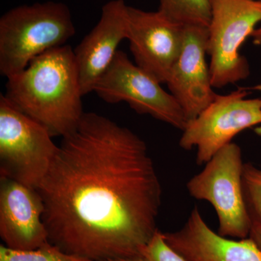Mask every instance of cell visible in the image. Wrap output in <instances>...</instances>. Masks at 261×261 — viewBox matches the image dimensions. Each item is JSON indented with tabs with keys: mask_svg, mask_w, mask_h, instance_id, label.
<instances>
[{
	"mask_svg": "<svg viewBox=\"0 0 261 261\" xmlns=\"http://www.w3.org/2000/svg\"><path fill=\"white\" fill-rule=\"evenodd\" d=\"M252 42L257 46H261V25L252 32Z\"/></svg>",
	"mask_w": 261,
	"mask_h": 261,
	"instance_id": "obj_19",
	"label": "cell"
},
{
	"mask_svg": "<svg viewBox=\"0 0 261 261\" xmlns=\"http://www.w3.org/2000/svg\"><path fill=\"white\" fill-rule=\"evenodd\" d=\"M94 92L105 102H126L136 112L149 115L179 130H183L188 122L172 94L121 50L117 51Z\"/></svg>",
	"mask_w": 261,
	"mask_h": 261,
	"instance_id": "obj_8",
	"label": "cell"
},
{
	"mask_svg": "<svg viewBox=\"0 0 261 261\" xmlns=\"http://www.w3.org/2000/svg\"><path fill=\"white\" fill-rule=\"evenodd\" d=\"M128 7L124 0H111L103 5L97 25L73 49L83 96L94 92L120 43L128 39Z\"/></svg>",
	"mask_w": 261,
	"mask_h": 261,
	"instance_id": "obj_12",
	"label": "cell"
},
{
	"mask_svg": "<svg viewBox=\"0 0 261 261\" xmlns=\"http://www.w3.org/2000/svg\"><path fill=\"white\" fill-rule=\"evenodd\" d=\"M249 238L253 240L261 249V224L252 221L251 231Z\"/></svg>",
	"mask_w": 261,
	"mask_h": 261,
	"instance_id": "obj_18",
	"label": "cell"
},
{
	"mask_svg": "<svg viewBox=\"0 0 261 261\" xmlns=\"http://www.w3.org/2000/svg\"><path fill=\"white\" fill-rule=\"evenodd\" d=\"M51 137L45 126L0 94L1 176L37 189L59 149Z\"/></svg>",
	"mask_w": 261,
	"mask_h": 261,
	"instance_id": "obj_5",
	"label": "cell"
},
{
	"mask_svg": "<svg viewBox=\"0 0 261 261\" xmlns=\"http://www.w3.org/2000/svg\"><path fill=\"white\" fill-rule=\"evenodd\" d=\"M43 214L42 197L36 189L1 176L0 237L5 247L32 250L49 243Z\"/></svg>",
	"mask_w": 261,
	"mask_h": 261,
	"instance_id": "obj_11",
	"label": "cell"
},
{
	"mask_svg": "<svg viewBox=\"0 0 261 261\" xmlns=\"http://www.w3.org/2000/svg\"><path fill=\"white\" fill-rule=\"evenodd\" d=\"M36 190L49 243L72 255L139 256L159 230L162 186L145 141L97 113L63 137Z\"/></svg>",
	"mask_w": 261,
	"mask_h": 261,
	"instance_id": "obj_1",
	"label": "cell"
},
{
	"mask_svg": "<svg viewBox=\"0 0 261 261\" xmlns=\"http://www.w3.org/2000/svg\"><path fill=\"white\" fill-rule=\"evenodd\" d=\"M5 97L21 112L45 126L53 137H65L84 115L73 49L63 45L34 58L8 77Z\"/></svg>",
	"mask_w": 261,
	"mask_h": 261,
	"instance_id": "obj_2",
	"label": "cell"
},
{
	"mask_svg": "<svg viewBox=\"0 0 261 261\" xmlns=\"http://www.w3.org/2000/svg\"><path fill=\"white\" fill-rule=\"evenodd\" d=\"M103 261H144L141 255L135 257H117V258L108 259Z\"/></svg>",
	"mask_w": 261,
	"mask_h": 261,
	"instance_id": "obj_20",
	"label": "cell"
},
{
	"mask_svg": "<svg viewBox=\"0 0 261 261\" xmlns=\"http://www.w3.org/2000/svg\"><path fill=\"white\" fill-rule=\"evenodd\" d=\"M247 88L217 94L214 100L182 130L179 146L197 148L196 163L206 164L243 130L261 124V98H247Z\"/></svg>",
	"mask_w": 261,
	"mask_h": 261,
	"instance_id": "obj_7",
	"label": "cell"
},
{
	"mask_svg": "<svg viewBox=\"0 0 261 261\" xmlns=\"http://www.w3.org/2000/svg\"><path fill=\"white\" fill-rule=\"evenodd\" d=\"M252 89H255V90L261 91V84H259V85L255 86L254 87H252ZM255 132L257 135L261 136V126L257 127V128H255Z\"/></svg>",
	"mask_w": 261,
	"mask_h": 261,
	"instance_id": "obj_21",
	"label": "cell"
},
{
	"mask_svg": "<svg viewBox=\"0 0 261 261\" xmlns=\"http://www.w3.org/2000/svg\"><path fill=\"white\" fill-rule=\"evenodd\" d=\"M207 55L210 56L211 83L223 88L247 79L250 65L240 49L261 23V2L211 0Z\"/></svg>",
	"mask_w": 261,
	"mask_h": 261,
	"instance_id": "obj_6",
	"label": "cell"
},
{
	"mask_svg": "<svg viewBox=\"0 0 261 261\" xmlns=\"http://www.w3.org/2000/svg\"><path fill=\"white\" fill-rule=\"evenodd\" d=\"M140 255L144 261H187L166 243L160 230L142 249Z\"/></svg>",
	"mask_w": 261,
	"mask_h": 261,
	"instance_id": "obj_17",
	"label": "cell"
},
{
	"mask_svg": "<svg viewBox=\"0 0 261 261\" xmlns=\"http://www.w3.org/2000/svg\"><path fill=\"white\" fill-rule=\"evenodd\" d=\"M159 11L183 25L208 28L211 23V0H160Z\"/></svg>",
	"mask_w": 261,
	"mask_h": 261,
	"instance_id": "obj_14",
	"label": "cell"
},
{
	"mask_svg": "<svg viewBox=\"0 0 261 261\" xmlns=\"http://www.w3.org/2000/svg\"><path fill=\"white\" fill-rule=\"evenodd\" d=\"M162 233L187 261H261V249L253 240H235L215 232L196 206L181 228Z\"/></svg>",
	"mask_w": 261,
	"mask_h": 261,
	"instance_id": "obj_13",
	"label": "cell"
},
{
	"mask_svg": "<svg viewBox=\"0 0 261 261\" xmlns=\"http://www.w3.org/2000/svg\"><path fill=\"white\" fill-rule=\"evenodd\" d=\"M130 50L135 64L166 83L183 45L185 25L161 12L128 7Z\"/></svg>",
	"mask_w": 261,
	"mask_h": 261,
	"instance_id": "obj_9",
	"label": "cell"
},
{
	"mask_svg": "<svg viewBox=\"0 0 261 261\" xmlns=\"http://www.w3.org/2000/svg\"><path fill=\"white\" fill-rule=\"evenodd\" d=\"M207 39V27L185 25L181 50L166 82L188 121L202 112L217 95L206 61Z\"/></svg>",
	"mask_w": 261,
	"mask_h": 261,
	"instance_id": "obj_10",
	"label": "cell"
},
{
	"mask_svg": "<svg viewBox=\"0 0 261 261\" xmlns=\"http://www.w3.org/2000/svg\"><path fill=\"white\" fill-rule=\"evenodd\" d=\"M0 261H92L63 251L48 243L32 250H15L0 245Z\"/></svg>",
	"mask_w": 261,
	"mask_h": 261,
	"instance_id": "obj_15",
	"label": "cell"
},
{
	"mask_svg": "<svg viewBox=\"0 0 261 261\" xmlns=\"http://www.w3.org/2000/svg\"><path fill=\"white\" fill-rule=\"evenodd\" d=\"M243 182L249 214L252 221L261 224V168L251 163H245Z\"/></svg>",
	"mask_w": 261,
	"mask_h": 261,
	"instance_id": "obj_16",
	"label": "cell"
},
{
	"mask_svg": "<svg viewBox=\"0 0 261 261\" xmlns=\"http://www.w3.org/2000/svg\"><path fill=\"white\" fill-rule=\"evenodd\" d=\"M244 166L241 148L231 142L187 184L192 197L207 201L214 207L219 221L218 233L238 240L249 238L252 225L244 195Z\"/></svg>",
	"mask_w": 261,
	"mask_h": 261,
	"instance_id": "obj_4",
	"label": "cell"
},
{
	"mask_svg": "<svg viewBox=\"0 0 261 261\" xmlns=\"http://www.w3.org/2000/svg\"><path fill=\"white\" fill-rule=\"evenodd\" d=\"M254 1L261 2V0H254Z\"/></svg>",
	"mask_w": 261,
	"mask_h": 261,
	"instance_id": "obj_22",
	"label": "cell"
},
{
	"mask_svg": "<svg viewBox=\"0 0 261 261\" xmlns=\"http://www.w3.org/2000/svg\"><path fill=\"white\" fill-rule=\"evenodd\" d=\"M71 13L56 2L17 7L0 18V73L8 77L25 69L43 53L65 45L74 36Z\"/></svg>",
	"mask_w": 261,
	"mask_h": 261,
	"instance_id": "obj_3",
	"label": "cell"
}]
</instances>
